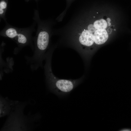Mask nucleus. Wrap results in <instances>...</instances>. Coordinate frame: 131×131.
<instances>
[{
	"instance_id": "nucleus-7",
	"label": "nucleus",
	"mask_w": 131,
	"mask_h": 131,
	"mask_svg": "<svg viewBox=\"0 0 131 131\" xmlns=\"http://www.w3.org/2000/svg\"><path fill=\"white\" fill-rule=\"evenodd\" d=\"M120 131H131V129L129 128H124L122 129Z\"/></svg>"
},
{
	"instance_id": "nucleus-8",
	"label": "nucleus",
	"mask_w": 131,
	"mask_h": 131,
	"mask_svg": "<svg viewBox=\"0 0 131 131\" xmlns=\"http://www.w3.org/2000/svg\"><path fill=\"white\" fill-rule=\"evenodd\" d=\"M67 1L68 3H70V2H71L73 0H67Z\"/></svg>"
},
{
	"instance_id": "nucleus-2",
	"label": "nucleus",
	"mask_w": 131,
	"mask_h": 131,
	"mask_svg": "<svg viewBox=\"0 0 131 131\" xmlns=\"http://www.w3.org/2000/svg\"><path fill=\"white\" fill-rule=\"evenodd\" d=\"M54 48H51L46 52L44 66L46 82L49 91L60 97L69 94L81 82L82 77L76 79H60L53 74L51 68V59Z\"/></svg>"
},
{
	"instance_id": "nucleus-3",
	"label": "nucleus",
	"mask_w": 131,
	"mask_h": 131,
	"mask_svg": "<svg viewBox=\"0 0 131 131\" xmlns=\"http://www.w3.org/2000/svg\"><path fill=\"white\" fill-rule=\"evenodd\" d=\"M27 102L18 101L9 115L1 131H26L31 130L34 122L39 119L38 113L28 116L24 114Z\"/></svg>"
},
{
	"instance_id": "nucleus-5",
	"label": "nucleus",
	"mask_w": 131,
	"mask_h": 131,
	"mask_svg": "<svg viewBox=\"0 0 131 131\" xmlns=\"http://www.w3.org/2000/svg\"><path fill=\"white\" fill-rule=\"evenodd\" d=\"M19 31L16 28L10 27L6 29L1 35L3 36L15 39L17 36Z\"/></svg>"
},
{
	"instance_id": "nucleus-6",
	"label": "nucleus",
	"mask_w": 131,
	"mask_h": 131,
	"mask_svg": "<svg viewBox=\"0 0 131 131\" xmlns=\"http://www.w3.org/2000/svg\"><path fill=\"white\" fill-rule=\"evenodd\" d=\"M7 7V3L4 1H1L0 3V16H4L6 11L5 9Z\"/></svg>"
},
{
	"instance_id": "nucleus-4",
	"label": "nucleus",
	"mask_w": 131,
	"mask_h": 131,
	"mask_svg": "<svg viewBox=\"0 0 131 131\" xmlns=\"http://www.w3.org/2000/svg\"><path fill=\"white\" fill-rule=\"evenodd\" d=\"M18 102L9 99L7 98L0 97V117L9 115Z\"/></svg>"
},
{
	"instance_id": "nucleus-1",
	"label": "nucleus",
	"mask_w": 131,
	"mask_h": 131,
	"mask_svg": "<svg viewBox=\"0 0 131 131\" xmlns=\"http://www.w3.org/2000/svg\"><path fill=\"white\" fill-rule=\"evenodd\" d=\"M92 20L70 37L72 46L81 56L93 52L98 46L105 43L111 32L109 18Z\"/></svg>"
}]
</instances>
